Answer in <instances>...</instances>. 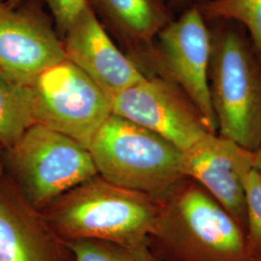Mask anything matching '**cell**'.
<instances>
[{
  "label": "cell",
  "instance_id": "obj_1",
  "mask_svg": "<svg viewBox=\"0 0 261 261\" xmlns=\"http://www.w3.org/2000/svg\"><path fill=\"white\" fill-rule=\"evenodd\" d=\"M148 245L159 261H250L242 226L191 178L159 200Z\"/></svg>",
  "mask_w": 261,
  "mask_h": 261
},
{
  "label": "cell",
  "instance_id": "obj_2",
  "mask_svg": "<svg viewBox=\"0 0 261 261\" xmlns=\"http://www.w3.org/2000/svg\"><path fill=\"white\" fill-rule=\"evenodd\" d=\"M208 23L209 89L217 134L254 152L261 142V59L234 21Z\"/></svg>",
  "mask_w": 261,
  "mask_h": 261
},
{
  "label": "cell",
  "instance_id": "obj_3",
  "mask_svg": "<svg viewBox=\"0 0 261 261\" xmlns=\"http://www.w3.org/2000/svg\"><path fill=\"white\" fill-rule=\"evenodd\" d=\"M159 200L114 185L99 174L57 197L42 211L65 241L148 240Z\"/></svg>",
  "mask_w": 261,
  "mask_h": 261
},
{
  "label": "cell",
  "instance_id": "obj_4",
  "mask_svg": "<svg viewBox=\"0 0 261 261\" xmlns=\"http://www.w3.org/2000/svg\"><path fill=\"white\" fill-rule=\"evenodd\" d=\"M88 150L101 177L156 200L187 178L182 150L113 113L97 130Z\"/></svg>",
  "mask_w": 261,
  "mask_h": 261
},
{
  "label": "cell",
  "instance_id": "obj_5",
  "mask_svg": "<svg viewBox=\"0 0 261 261\" xmlns=\"http://www.w3.org/2000/svg\"><path fill=\"white\" fill-rule=\"evenodd\" d=\"M4 173L28 202L44 211L57 197L98 174L89 150L39 124L3 152Z\"/></svg>",
  "mask_w": 261,
  "mask_h": 261
},
{
  "label": "cell",
  "instance_id": "obj_6",
  "mask_svg": "<svg viewBox=\"0 0 261 261\" xmlns=\"http://www.w3.org/2000/svg\"><path fill=\"white\" fill-rule=\"evenodd\" d=\"M29 86L34 124L61 133L87 149L112 113V98L67 58Z\"/></svg>",
  "mask_w": 261,
  "mask_h": 261
},
{
  "label": "cell",
  "instance_id": "obj_7",
  "mask_svg": "<svg viewBox=\"0 0 261 261\" xmlns=\"http://www.w3.org/2000/svg\"><path fill=\"white\" fill-rule=\"evenodd\" d=\"M150 47L152 65L158 75L176 85L196 107L209 130L217 134V121L209 89L211 31L197 6L172 19Z\"/></svg>",
  "mask_w": 261,
  "mask_h": 261
},
{
  "label": "cell",
  "instance_id": "obj_8",
  "mask_svg": "<svg viewBox=\"0 0 261 261\" xmlns=\"http://www.w3.org/2000/svg\"><path fill=\"white\" fill-rule=\"evenodd\" d=\"M112 113L154 132L182 151L211 133L203 117L176 85L158 75L114 95Z\"/></svg>",
  "mask_w": 261,
  "mask_h": 261
},
{
  "label": "cell",
  "instance_id": "obj_9",
  "mask_svg": "<svg viewBox=\"0 0 261 261\" xmlns=\"http://www.w3.org/2000/svg\"><path fill=\"white\" fill-rule=\"evenodd\" d=\"M63 43L42 9V0L16 7L0 3V73L29 86L47 68L65 60Z\"/></svg>",
  "mask_w": 261,
  "mask_h": 261
},
{
  "label": "cell",
  "instance_id": "obj_10",
  "mask_svg": "<svg viewBox=\"0 0 261 261\" xmlns=\"http://www.w3.org/2000/svg\"><path fill=\"white\" fill-rule=\"evenodd\" d=\"M184 171L246 227L245 179L253 168V152L232 140L207 133L183 151Z\"/></svg>",
  "mask_w": 261,
  "mask_h": 261
},
{
  "label": "cell",
  "instance_id": "obj_11",
  "mask_svg": "<svg viewBox=\"0 0 261 261\" xmlns=\"http://www.w3.org/2000/svg\"><path fill=\"white\" fill-rule=\"evenodd\" d=\"M0 261H75L68 242L5 173L0 179Z\"/></svg>",
  "mask_w": 261,
  "mask_h": 261
},
{
  "label": "cell",
  "instance_id": "obj_12",
  "mask_svg": "<svg viewBox=\"0 0 261 261\" xmlns=\"http://www.w3.org/2000/svg\"><path fill=\"white\" fill-rule=\"evenodd\" d=\"M66 58L111 98L144 80L146 75L115 44L87 5L64 34Z\"/></svg>",
  "mask_w": 261,
  "mask_h": 261
},
{
  "label": "cell",
  "instance_id": "obj_13",
  "mask_svg": "<svg viewBox=\"0 0 261 261\" xmlns=\"http://www.w3.org/2000/svg\"><path fill=\"white\" fill-rule=\"evenodd\" d=\"M105 28L133 45H151L173 19L167 0H86Z\"/></svg>",
  "mask_w": 261,
  "mask_h": 261
},
{
  "label": "cell",
  "instance_id": "obj_14",
  "mask_svg": "<svg viewBox=\"0 0 261 261\" xmlns=\"http://www.w3.org/2000/svg\"><path fill=\"white\" fill-rule=\"evenodd\" d=\"M33 124L30 86L16 84L0 73V142L4 149Z\"/></svg>",
  "mask_w": 261,
  "mask_h": 261
},
{
  "label": "cell",
  "instance_id": "obj_15",
  "mask_svg": "<svg viewBox=\"0 0 261 261\" xmlns=\"http://www.w3.org/2000/svg\"><path fill=\"white\" fill-rule=\"evenodd\" d=\"M75 261H159L148 240L119 243L106 240L80 239L68 241Z\"/></svg>",
  "mask_w": 261,
  "mask_h": 261
},
{
  "label": "cell",
  "instance_id": "obj_16",
  "mask_svg": "<svg viewBox=\"0 0 261 261\" xmlns=\"http://www.w3.org/2000/svg\"><path fill=\"white\" fill-rule=\"evenodd\" d=\"M197 7L207 21L231 20L246 28L261 57V0H211Z\"/></svg>",
  "mask_w": 261,
  "mask_h": 261
},
{
  "label": "cell",
  "instance_id": "obj_17",
  "mask_svg": "<svg viewBox=\"0 0 261 261\" xmlns=\"http://www.w3.org/2000/svg\"><path fill=\"white\" fill-rule=\"evenodd\" d=\"M246 251L250 261H261V174L252 168L245 179Z\"/></svg>",
  "mask_w": 261,
  "mask_h": 261
},
{
  "label": "cell",
  "instance_id": "obj_18",
  "mask_svg": "<svg viewBox=\"0 0 261 261\" xmlns=\"http://www.w3.org/2000/svg\"><path fill=\"white\" fill-rule=\"evenodd\" d=\"M24 0H4L9 7H16ZM50 11L56 28L64 35L82 11L87 6L86 0H42Z\"/></svg>",
  "mask_w": 261,
  "mask_h": 261
},
{
  "label": "cell",
  "instance_id": "obj_19",
  "mask_svg": "<svg viewBox=\"0 0 261 261\" xmlns=\"http://www.w3.org/2000/svg\"><path fill=\"white\" fill-rule=\"evenodd\" d=\"M168 5L175 6V7H184V10L192 7V6H199L201 4H204L206 2H209L211 0H167Z\"/></svg>",
  "mask_w": 261,
  "mask_h": 261
},
{
  "label": "cell",
  "instance_id": "obj_20",
  "mask_svg": "<svg viewBox=\"0 0 261 261\" xmlns=\"http://www.w3.org/2000/svg\"><path fill=\"white\" fill-rule=\"evenodd\" d=\"M253 168L261 174V142L258 148L253 152Z\"/></svg>",
  "mask_w": 261,
  "mask_h": 261
},
{
  "label": "cell",
  "instance_id": "obj_21",
  "mask_svg": "<svg viewBox=\"0 0 261 261\" xmlns=\"http://www.w3.org/2000/svg\"><path fill=\"white\" fill-rule=\"evenodd\" d=\"M3 152H4V147L0 142V179L4 174V167H3Z\"/></svg>",
  "mask_w": 261,
  "mask_h": 261
},
{
  "label": "cell",
  "instance_id": "obj_22",
  "mask_svg": "<svg viewBox=\"0 0 261 261\" xmlns=\"http://www.w3.org/2000/svg\"><path fill=\"white\" fill-rule=\"evenodd\" d=\"M3 1H4V0H0V3H1V2H3Z\"/></svg>",
  "mask_w": 261,
  "mask_h": 261
}]
</instances>
